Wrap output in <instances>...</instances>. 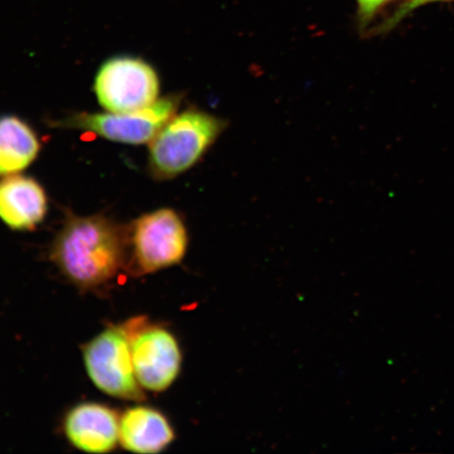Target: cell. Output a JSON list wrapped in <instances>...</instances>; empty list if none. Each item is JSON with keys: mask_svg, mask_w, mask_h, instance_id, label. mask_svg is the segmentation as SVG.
<instances>
[{"mask_svg": "<svg viewBox=\"0 0 454 454\" xmlns=\"http://www.w3.org/2000/svg\"><path fill=\"white\" fill-rule=\"evenodd\" d=\"M49 260L79 293L105 294L128 263V226L106 215L67 214L49 249Z\"/></svg>", "mask_w": 454, "mask_h": 454, "instance_id": "1", "label": "cell"}, {"mask_svg": "<svg viewBox=\"0 0 454 454\" xmlns=\"http://www.w3.org/2000/svg\"><path fill=\"white\" fill-rule=\"evenodd\" d=\"M226 127L224 119L196 107L176 113L150 142L152 175L168 180L196 167Z\"/></svg>", "mask_w": 454, "mask_h": 454, "instance_id": "2", "label": "cell"}, {"mask_svg": "<svg viewBox=\"0 0 454 454\" xmlns=\"http://www.w3.org/2000/svg\"><path fill=\"white\" fill-rule=\"evenodd\" d=\"M189 243L185 221L175 209L163 207L141 215L128 226V276L154 275L180 264Z\"/></svg>", "mask_w": 454, "mask_h": 454, "instance_id": "3", "label": "cell"}, {"mask_svg": "<svg viewBox=\"0 0 454 454\" xmlns=\"http://www.w3.org/2000/svg\"><path fill=\"white\" fill-rule=\"evenodd\" d=\"M85 372L102 394L129 403L145 400L136 377L132 348L124 322L107 325L82 346Z\"/></svg>", "mask_w": 454, "mask_h": 454, "instance_id": "4", "label": "cell"}, {"mask_svg": "<svg viewBox=\"0 0 454 454\" xmlns=\"http://www.w3.org/2000/svg\"><path fill=\"white\" fill-rule=\"evenodd\" d=\"M132 348L136 377L145 391L163 393L172 387L183 369V349L177 337L145 316L124 321Z\"/></svg>", "mask_w": 454, "mask_h": 454, "instance_id": "5", "label": "cell"}, {"mask_svg": "<svg viewBox=\"0 0 454 454\" xmlns=\"http://www.w3.org/2000/svg\"><path fill=\"white\" fill-rule=\"evenodd\" d=\"M94 92L107 112H133L159 99L160 81L149 62L134 56H116L104 62L96 74Z\"/></svg>", "mask_w": 454, "mask_h": 454, "instance_id": "6", "label": "cell"}, {"mask_svg": "<svg viewBox=\"0 0 454 454\" xmlns=\"http://www.w3.org/2000/svg\"><path fill=\"white\" fill-rule=\"evenodd\" d=\"M183 96L169 95L145 109L127 113H82L57 122L60 128L82 129L124 145L149 144L178 112Z\"/></svg>", "mask_w": 454, "mask_h": 454, "instance_id": "7", "label": "cell"}, {"mask_svg": "<svg viewBox=\"0 0 454 454\" xmlns=\"http://www.w3.org/2000/svg\"><path fill=\"white\" fill-rule=\"evenodd\" d=\"M121 413L105 403H77L66 411L61 431L75 450L89 454H107L119 446Z\"/></svg>", "mask_w": 454, "mask_h": 454, "instance_id": "8", "label": "cell"}, {"mask_svg": "<svg viewBox=\"0 0 454 454\" xmlns=\"http://www.w3.org/2000/svg\"><path fill=\"white\" fill-rule=\"evenodd\" d=\"M176 439L168 418L158 408L135 402L121 413L119 446L130 453L157 454L167 450Z\"/></svg>", "mask_w": 454, "mask_h": 454, "instance_id": "9", "label": "cell"}, {"mask_svg": "<svg viewBox=\"0 0 454 454\" xmlns=\"http://www.w3.org/2000/svg\"><path fill=\"white\" fill-rule=\"evenodd\" d=\"M48 213V197L35 179L19 174L0 179V220L16 231H32Z\"/></svg>", "mask_w": 454, "mask_h": 454, "instance_id": "10", "label": "cell"}, {"mask_svg": "<svg viewBox=\"0 0 454 454\" xmlns=\"http://www.w3.org/2000/svg\"><path fill=\"white\" fill-rule=\"evenodd\" d=\"M39 151L41 141L27 122L16 116L0 117V177L30 167Z\"/></svg>", "mask_w": 454, "mask_h": 454, "instance_id": "11", "label": "cell"}, {"mask_svg": "<svg viewBox=\"0 0 454 454\" xmlns=\"http://www.w3.org/2000/svg\"><path fill=\"white\" fill-rule=\"evenodd\" d=\"M454 0H403L402 4L397 7L395 12L390 15L388 20H386L377 32H386L390 28L395 27L400 21L405 19L408 15L414 12L419 8L424 7L426 4H439V3H452Z\"/></svg>", "mask_w": 454, "mask_h": 454, "instance_id": "12", "label": "cell"}, {"mask_svg": "<svg viewBox=\"0 0 454 454\" xmlns=\"http://www.w3.org/2000/svg\"><path fill=\"white\" fill-rule=\"evenodd\" d=\"M396 0H356L357 21L362 30L372 24L376 17Z\"/></svg>", "mask_w": 454, "mask_h": 454, "instance_id": "13", "label": "cell"}]
</instances>
